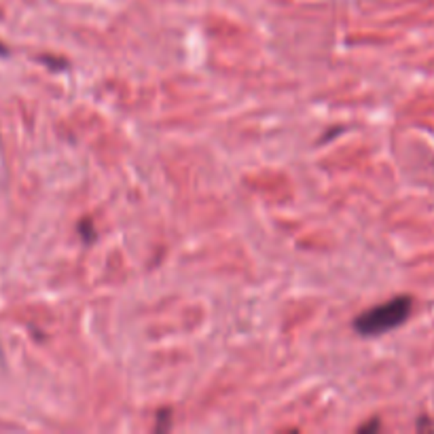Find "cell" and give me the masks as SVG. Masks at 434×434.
Returning a JSON list of instances; mask_svg holds the SVG:
<instances>
[{
	"label": "cell",
	"instance_id": "obj_1",
	"mask_svg": "<svg viewBox=\"0 0 434 434\" xmlns=\"http://www.w3.org/2000/svg\"><path fill=\"white\" fill-rule=\"evenodd\" d=\"M411 309H413V299L409 294L394 297L388 303H381L373 309L362 311L354 320V330L362 337L383 335V333L400 326L402 322H407V318L411 316Z\"/></svg>",
	"mask_w": 434,
	"mask_h": 434
},
{
	"label": "cell",
	"instance_id": "obj_2",
	"mask_svg": "<svg viewBox=\"0 0 434 434\" xmlns=\"http://www.w3.org/2000/svg\"><path fill=\"white\" fill-rule=\"evenodd\" d=\"M79 233H81V237H83L85 244H92V242L96 240V227H94V221H92V218H83V221L79 223Z\"/></svg>",
	"mask_w": 434,
	"mask_h": 434
},
{
	"label": "cell",
	"instance_id": "obj_3",
	"mask_svg": "<svg viewBox=\"0 0 434 434\" xmlns=\"http://www.w3.org/2000/svg\"><path fill=\"white\" fill-rule=\"evenodd\" d=\"M170 426H172V411H170V409H161L159 415H157V426H155V430H157V432L170 430Z\"/></svg>",
	"mask_w": 434,
	"mask_h": 434
},
{
	"label": "cell",
	"instance_id": "obj_4",
	"mask_svg": "<svg viewBox=\"0 0 434 434\" xmlns=\"http://www.w3.org/2000/svg\"><path fill=\"white\" fill-rule=\"evenodd\" d=\"M381 428V423H379V419H373V421H368V423H364V426H360L358 430L360 432H377Z\"/></svg>",
	"mask_w": 434,
	"mask_h": 434
},
{
	"label": "cell",
	"instance_id": "obj_5",
	"mask_svg": "<svg viewBox=\"0 0 434 434\" xmlns=\"http://www.w3.org/2000/svg\"><path fill=\"white\" fill-rule=\"evenodd\" d=\"M417 428H419V430H421V428H428V430H432V423H428V421H426V419L421 417V419H419V423H417Z\"/></svg>",
	"mask_w": 434,
	"mask_h": 434
},
{
	"label": "cell",
	"instance_id": "obj_6",
	"mask_svg": "<svg viewBox=\"0 0 434 434\" xmlns=\"http://www.w3.org/2000/svg\"><path fill=\"white\" fill-rule=\"evenodd\" d=\"M9 51H7V47L3 45V43H0V56H7Z\"/></svg>",
	"mask_w": 434,
	"mask_h": 434
}]
</instances>
